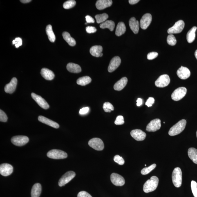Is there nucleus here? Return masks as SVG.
<instances>
[{
  "instance_id": "nucleus-1",
  "label": "nucleus",
  "mask_w": 197,
  "mask_h": 197,
  "mask_svg": "<svg viewBox=\"0 0 197 197\" xmlns=\"http://www.w3.org/2000/svg\"><path fill=\"white\" fill-rule=\"evenodd\" d=\"M159 179L157 177L153 176L144 184L143 190L144 192L148 193L155 190L158 187Z\"/></svg>"
},
{
  "instance_id": "nucleus-2",
  "label": "nucleus",
  "mask_w": 197,
  "mask_h": 197,
  "mask_svg": "<svg viewBox=\"0 0 197 197\" xmlns=\"http://www.w3.org/2000/svg\"><path fill=\"white\" fill-rule=\"evenodd\" d=\"M187 121L185 120H182L172 127L169 130L168 134L171 136L179 134L183 131L185 127Z\"/></svg>"
},
{
  "instance_id": "nucleus-3",
  "label": "nucleus",
  "mask_w": 197,
  "mask_h": 197,
  "mask_svg": "<svg viewBox=\"0 0 197 197\" xmlns=\"http://www.w3.org/2000/svg\"><path fill=\"white\" fill-rule=\"evenodd\" d=\"M182 173L180 168L177 167L174 169L172 174L173 183L175 187L179 188L182 184Z\"/></svg>"
},
{
  "instance_id": "nucleus-4",
  "label": "nucleus",
  "mask_w": 197,
  "mask_h": 197,
  "mask_svg": "<svg viewBox=\"0 0 197 197\" xmlns=\"http://www.w3.org/2000/svg\"><path fill=\"white\" fill-rule=\"evenodd\" d=\"M47 156L54 159H62L66 158L68 155L65 151L61 150L53 149L48 152Z\"/></svg>"
},
{
  "instance_id": "nucleus-5",
  "label": "nucleus",
  "mask_w": 197,
  "mask_h": 197,
  "mask_svg": "<svg viewBox=\"0 0 197 197\" xmlns=\"http://www.w3.org/2000/svg\"><path fill=\"white\" fill-rule=\"evenodd\" d=\"M76 174L73 171H70L66 172L59 179V187H63L70 182L75 178Z\"/></svg>"
},
{
  "instance_id": "nucleus-6",
  "label": "nucleus",
  "mask_w": 197,
  "mask_h": 197,
  "mask_svg": "<svg viewBox=\"0 0 197 197\" xmlns=\"http://www.w3.org/2000/svg\"><path fill=\"white\" fill-rule=\"evenodd\" d=\"M185 23L184 22L180 20L177 21L174 25L168 30V33L170 34H178L180 33L183 30Z\"/></svg>"
},
{
  "instance_id": "nucleus-7",
  "label": "nucleus",
  "mask_w": 197,
  "mask_h": 197,
  "mask_svg": "<svg viewBox=\"0 0 197 197\" xmlns=\"http://www.w3.org/2000/svg\"><path fill=\"white\" fill-rule=\"evenodd\" d=\"M187 92V90L185 87H181L177 88L172 94V99L176 101L180 100L185 97Z\"/></svg>"
},
{
  "instance_id": "nucleus-8",
  "label": "nucleus",
  "mask_w": 197,
  "mask_h": 197,
  "mask_svg": "<svg viewBox=\"0 0 197 197\" xmlns=\"http://www.w3.org/2000/svg\"><path fill=\"white\" fill-rule=\"evenodd\" d=\"M90 147L97 151H102L104 148V144L102 140L99 138H93L88 142Z\"/></svg>"
},
{
  "instance_id": "nucleus-9",
  "label": "nucleus",
  "mask_w": 197,
  "mask_h": 197,
  "mask_svg": "<svg viewBox=\"0 0 197 197\" xmlns=\"http://www.w3.org/2000/svg\"><path fill=\"white\" fill-rule=\"evenodd\" d=\"M29 141L28 137L23 135H18L12 137L11 142L14 145L18 146H24Z\"/></svg>"
},
{
  "instance_id": "nucleus-10",
  "label": "nucleus",
  "mask_w": 197,
  "mask_h": 197,
  "mask_svg": "<svg viewBox=\"0 0 197 197\" xmlns=\"http://www.w3.org/2000/svg\"><path fill=\"white\" fill-rule=\"evenodd\" d=\"M170 83V79L167 75L160 76L155 83V86L158 87L163 88L167 86Z\"/></svg>"
},
{
  "instance_id": "nucleus-11",
  "label": "nucleus",
  "mask_w": 197,
  "mask_h": 197,
  "mask_svg": "<svg viewBox=\"0 0 197 197\" xmlns=\"http://www.w3.org/2000/svg\"><path fill=\"white\" fill-rule=\"evenodd\" d=\"M161 120L159 119H155L151 121L146 126V131L149 132H155L161 127Z\"/></svg>"
},
{
  "instance_id": "nucleus-12",
  "label": "nucleus",
  "mask_w": 197,
  "mask_h": 197,
  "mask_svg": "<svg viewBox=\"0 0 197 197\" xmlns=\"http://www.w3.org/2000/svg\"><path fill=\"white\" fill-rule=\"evenodd\" d=\"M110 178L112 183L116 186H122L125 184V180L123 177L117 173H112Z\"/></svg>"
},
{
  "instance_id": "nucleus-13",
  "label": "nucleus",
  "mask_w": 197,
  "mask_h": 197,
  "mask_svg": "<svg viewBox=\"0 0 197 197\" xmlns=\"http://www.w3.org/2000/svg\"><path fill=\"white\" fill-rule=\"evenodd\" d=\"M31 96L32 98L41 108L46 110L48 109L49 108V105L48 104V103L40 96L34 93H32Z\"/></svg>"
},
{
  "instance_id": "nucleus-14",
  "label": "nucleus",
  "mask_w": 197,
  "mask_h": 197,
  "mask_svg": "<svg viewBox=\"0 0 197 197\" xmlns=\"http://www.w3.org/2000/svg\"><path fill=\"white\" fill-rule=\"evenodd\" d=\"M13 168L10 164L8 163L1 164L0 165V174L4 176H8L13 172Z\"/></svg>"
},
{
  "instance_id": "nucleus-15",
  "label": "nucleus",
  "mask_w": 197,
  "mask_h": 197,
  "mask_svg": "<svg viewBox=\"0 0 197 197\" xmlns=\"http://www.w3.org/2000/svg\"><path fill=\"white\" fill-rule=\"evenodd\" d=\"M152 21L151 14L146 13L142 16L140 21V26L142 29L145 30L149 26Z\"/></svg>"
},
{
  "instance_id": "nucleus-16",
  "label": "nucleus",
  "mask_w": 197,
  "mask_h": 197,
  "mask_svg": "<svg viewBox=\"0 0 197 197\" xmlns=\"http://www.w3.org/2000/svg\"><path fill=\"white\" fill-rule=\"evenodd\" d=\"M121 59L118 56H115L110 61L108 70L109 72L115 71L120 66L121 63Z\"/></svg>"
},
{
  "instance_id": "nucleus-17",
  "label": "nucleus",
  "mask_w": 197,
  "mask_h": 197,
  "mask_svg": "<svg viewBox=\"0 0 197 197\" xmlns=\"http://www.w3.org/2000/svg\"><path fill=\"white\" fill-rule=\"evenodd\" d=\"M131 134L133 138L137 141H144L146 136L145 133L140 129L133 130L131 132Z\"/></svg>"
},
{
  "instance_id": "nucleus-18",
  "label": "nucleus",
  "mask_w": 197,
  "mask_h": 197,
  "mask_svg": "<svg viewBox=\"0 0 197 197\" xmlns=\"http://www.w3.org/2000/svg\"><path fill=\"white\" fill-rule=\"evenodd\" d=\"M177 74L180 79L182 80H185L190 77L191 72L189 69L182 66L177 70Z\"/></svg>"
},
{
  "instance_id": "nucleus-19",
  "label": "nucleus",
  "mask_w": 197,
  "mask_h": 197,
  "mask_svg": "<svg viewBox=\"0 0 197 197\" xmlns=\"http://www.w3.org/2000/svg\"><path fill=\"white\" fill-rule=\"evenodd\" d=\"M17 84V79L13 77L10 83L6 85L5 87V91L6 93L11 94L15 91Z\"/></svg>"
},
{
  "instance_id": "nucleus-20",
  "label": "nucleus",
  "mask_w": 197,
  "mask_h": 197,
  "mask_svg": "<svg viewBox=\"0 0 197 197\" xmlns=\"http://www.w3.org/2000/svg\"><path fill=\"white\" fill-rule=\"evenodd\" d=\"M38 120L39 122L42 123L43 124H46L47 125L51 126L55 129H58L59 127V125L57 123L53 121L50 120L49 119L46 118L43 116H39L38 117Z\"/></svg>"
},
{
  "instance_id": "nucleus-21",
  "label": "nucleus",
  "mask_w": 197,
  "mask_h": 197,
  "mask_svg": "<svg viewBox=\"0 0 197 197\" xmlns=\"http://www.w3.org/2000/svg\"><path fill=\"white\" fill-rule=\"evenodd\" d=\"M112 3L111 0H98L96 3V6L97 9L102 10L111 6Z\"/></svg>"
},
{
  "instance_id": "nucleus-22",
  "label": "nucleus",
  "mask_w": 197,
  "mask_h": 197,
  "mask_svg": "<svg viewBox=\"0 0 197 197\" xmlns=\"http://www.w3.org/2000/svg\"><path fill=\"white\" fill-rule=\"evenodd\" d=\"M41 74L42 76L46 80H51L55 77V74L53 72L48 68H42L41 70Z\"/></svg>"
},
{
  "instance_id": "nucleus-23",
  "label": "nucleus",
  "mask_w": 197,
  "mask_h": 197,
  "mask_svg": "<svg viewBox=\"0 0 197 197\" xmlns=\"http://www.w3.org/2000/svg\"><path fill=\"white\" fill-rule=\"evenodd\" d=\"M128 80L126 77H124L117 81L114 86V89L116 91H120L123 89L127 84Z\"/></svg>"
},
{
  "instance_id": "nucleus-24",
  "label": "nucleus",
  "mask_w": 197,
  "mask_h": 197,
  "mask_svg": "<svg viewBox=\"0 0 197 197\" xmlns=\"http://www.w3.org/2000/svg\"><path fill=\"white\" fill-rule=\"evenodd\" d=\"M130 28L134 34L138 33L140 28L139 22L137 21L135 17H132L129 21Z\"/></svg>"
},
{
  "instance_id": "nucleus-25",
  "label": "nucleus",
  "mask_w": 197,
  "mask_h": 197,
  "mask_svg": "<svg viewBox=\"0 0 197 197\" xmlns=\"http://www.w3.org/2000/svg\"><path fill=\"white\" fill-rule=\"evenodd\" d=\"M103 48L102 46H95L92 47L90 49V53L92 56L95 57H102Z\"/></svg>"
},
{
  "instance_id": "nucleus-26",
  "label": "nucleus",
  "mask_w": 197,
  "mask_h": 197,
  "mask_svg": "<svg viewBox=\"0 0 197 197\" xmlns=\"http://www.w3.org/2000/svg\"><path fill=\"white\" fill-rule=\"evenodd\" d=\"M42 191V187L40 184L36 183L32 186L31 195V197H39Z\"/></svg>"
},
{
  "instance_id": "nucleus-27",
  "label": "nucleus",
  "mask_w": 197,
  "mask_h": 197,
  "mask_svg": "<svg viewBox=\"0 0 197 197\" xmlns=\"http://www.w3.org/2000/svg\"><path fill=\"white\" fill-rule=\"evenodd\" d=\"M67 70L71 73H79L82 71L80 66L79 65L73 63H69L67 65Z\"/></svg>"
},
{
  "instance_id": "nucleus-28",
  "label": "nucleus",
  "mask_w": 197,
  "mask_h": 197,
  "mask_svg": "<svg viewBox=\"0 0 197 197\" xmlns=\"http://www.w3.org/2000/svg\"><path fill=\"white\" fill-rule=\"evenodd\" d=\"M62 36L64 40L70 46H75L76 42L75 39L71 37L69 33L67 32H64L62 34Z\"/></svg>"
},
{
  "instance_id": "nucleus-29",
  "label": "nucleus",
  "mask_w": 197,
  "mask_h": 197,
  "mask_svg": "<svg viewBox=\"0 0 197 197\" xmlns=\"http://www.w3.org/2000/svg\"><path fill=\"white\" fill-rule=\"evenodd\" d=\"M188 154L190 159L197 164V149L193 148H190L188 150Z\"/></svg>"
},
{
  "instance_id": "nucleus-30",
  "label": "nucleus",
  "mask_w": 197,
  "mask_h": 197,
  "mask_svg": "<svg viewBox=\"0 0 197 197\" xmlns=\"http://www.w3.org/2000/svg\"><path fill=\"white\" fill-rule=\"evenodd\" d=\"M126 31V27L124 22H120L117 24L116 29L115 31V34L117 36H120L123 34Z\"/></svg>"
},
{
  "instance_id": "nucleus-31",
  "label": "nucleus",
  "mask_w": 197,
  "mask_h": 197,
  "mask_svg": "<svg viewBox=\"0 0 197 197\" xmlns=\"http://www.w3.org/2000/svg\"><path fill=\"white\" fill-rule=\"evenodd\" d=\"M197 29V27H193L188 32L187 35V39L188 42L189 43H192L194 41L195 39V32Z\"/></svg>"
},
{
  "instance_id": "nucleus-32",
  "label": "nucleus",
  "mask_w": 197,
  "mask_h": 197,
  "mask_svg": "<svg viewBox=\"0 0 197 197\" xmlns=\"http://www.w3.org/2000/svg\"><path fill=\"white\" fill-rule=\"evenodd\" d=\"M46 30L49 39L52 42H55L56 40V36L52 30L51 25H48L46 27Z\"/></svg>"
},
{
  "instance_id": "nucleus-33",
  "label": "nucleus",
  "mask_w": 197,
  "mask_h": 197,
  "mask_svg": "<svg viewBox=\"0 0 197 197\" xmlns=\"http://www.w3.org/2000/svg\"><path fill=\"white\" fill-rule=\"evenodd\" d=\"M115 26V23L114 21L111 20L106 21L100 25V27L101 28L104 29L108 28L111 31H113Z\"/></svg>"
},
{
  "instance_id": "nucleus-34",
  "label": "nucleus",
  "mask_w": 197,
  "mask_h": 197,
  "mask_svg": "<svg viewBox=\"0 0 197 197\" xmlns=\"http://www.w3.org/2000/svg\"><path fill=\"white\" fill-rule=\"evenodd\" d=\"M92 79L89 76H85L79 78L77 79V83L79 85L82 86H85L91 82Z\"/></svg>"
},
{
  "instance_id": "nucleus-35",
  "label": "nucleus",
  "mask_w": 197,
  "mask_h": 197,
  "mask_svg": "<svg viewBox=\"0 0 197 197\" xmlns=\"http://www.w3.org/2000/svg\"><path fill=\"white\" fill-rule=\"evenodd\" d=\"M95 18L97 23H102L108 19V15L106 13H103L97 15L95 16Z\"/></svg>"
},
{
  "instance_id": "nucleus-36",
  "label": "nucleus",
  "mask_w": 197,
  "mask_h": 197,
  "mask_svg": "<svg viewBox=\"0 0 197 197\" xmlns=\"http://www.w3.org/2000/svg\"><path fill=\"white\" fill-rule=\"evenodd\" d=\"M156 167V164H154L149 166V167L144 168L141 171V173L142 175H146L149 174L152 171L155 169Z\"/></svg>"
},
{
  "instance_id": "nucleus-37",
  "label": "nucleus",
  "mask_w": 197,
  "mask_h": 197,
  "mask_svg": "<svg viewBox=\"0 0 197 197\" xmlns=\"http://www.w3.org/2000/svg\"><path fill=\"white\" fill-rule=\"evenodd\" d=\"M167 42L170 46H174L177 42L176 38L172 34H169L167 38Z\"/></svg>"
},
{
  "instance_id": "nucleus-38",
  "label": "nucleus",
  "mask_w": 197,
  "mask_h": 197,
  "mask_svg": "<svg viewBox=\"0 0 197 197\" xmlns=\"http://www.w3.org/2000/svg\"><path fill=\"white\" fill-rule=\"evenodd\" d=\"M76 2L74 0H70L66 2L63 4V6L65 9H68L73 8L75 6Z\"/></svg>"
},
{
  "instance_id": "nucleus-39",
  "label": "nucleus",
  "mask_w": 197,
  "mask_h": 197,
  "mask_svg": "<svg viewBox=\"0 0 197 197\" xmlns=\"http://www.w3.org/2000/svg\"><path fill=\"white\" fill-rule=\"evenodd\" d=\"M103 107L104 111L106 113H110L114 110V107L113 105L108 102L104 103Z\"/></svg>"
},
{
  "instance_id": "nucleus-40",
  "label": "nucleus",
  "mask_w": 197,
  "mask_h": 197,
  "mask_svg": "<svg viewBox=\"0 0 197 197\" xmlns=\"http://www.w3.org/2000/svg\"><path fill=\"white\" fill-rule=\"evenodd\" d=\"M191 188L193 196L194 197H197V183L195 181H192Z\"/></svg>"
},
{
  "instance_id": "nucleus-41",
  "label": "nucleus",
  "mask_w": 197,
  "mask_h": 197,
  "mask_svg": "<svg viewBox=\"0 0 197 197\" xmlns=\"http://www.w3.org/2000/svg\"><path fill=\"white\" fill-rule=\"evenodd\" d=\"M114 160L116 163L120 165H123L124 163V160L122 157L118 155H116L114 157Z\"/></svg>"
},
{
  "instance_id": "nucleus-42",
  "label": "nucleus",
  "mask_w": 197,
  "mask_h": 197,
  "mask_svg": "<svg viewBox=\"0 0 197 197\" xmlns=\"http://www.w3.org/2000/svg\"><path fill=\"white\" fill-rule=\"evenodd\" d=\"M124 117L122 116H118L115 121L116 125H122L124 124Z\"/></svg>"
},
{
  "instance_id": "nucleus-43",
  "label": "nucleus",
  "mask_w": 197,
  "mask_h": 197,
  "mask_svg": "<svg viewBox=\"0 0 197 197\" xmlns=\"http://www.w3.org/2000/svg\"><path fill=\"white\" fill-rule=\"evenodd\" d=\"M12 44H15L16 48H19L22 44V39L19 37L16 38L15 40L12 41Z\"/></svg>"
},
{
  "instance_id": "nucleus-44",
  "label": "nucleus",
  "mask_w": 197,
  "mask_h": 197,
  "mask_svg": "<svg viewBox=\"0 0 197 197\" xmlns=\"http://www.w3.org/2000/svg\"><path fill=\"white\" fill-rule=\"evenodd\" d=\"M8 117L4 112L2 110H0V121L2 122H6L8 121Z\"/></svg>"
},
{
  "instance_id": "nucleus-45",
  "label": "nucleus",
  "mask_w": 197,
  "mask_h": 197,
  "mask_svg": "<svg viewBox=\"0 0 197 197\" xmlns=\"http://www.w3.org/2000/svg\"><path fill=\"white\" fill-rule=\"evenodd\" d=\"M158 53L156 52H151L148 53L147 55V59L149 60H152V59L156 58L158 56Z\"/></svg>"
},
{
  "instance_id": "nucleus-46",
  "label": "nucleus",
  "mask_w": 197,
  "mask_h": 197,
  "mask_svg": "<svg viewBox=\"0 0 197 197\" xmlns=\"http://www.w3.org/2000/svg\"><path fill=\"white\" fill-rule=\"evenodd\" d=\"M155 100L153 97H150L147 100L145 103L146 105L148 107H150L152 106V105L154 104Z\"/></svg>"
},
{
  "instance_id": "nucleus-47",
  "label": "nucleus",
  "mask_w": 197,
  "mask_h": 197,
  "mask_svg": "<svg viewBox=\"0 0 197 197\" xmlns=\"http://www.w3.org/2000/svg\"><path fill=\"white\" fill-rule=\"evenodd\" d=\"M86 30L88 33L90 34L94 33L97 32V30L94 27L88 26L86 27Z\"/></svg>"
},
{
  "instance_id": "nucleus-48",
  "label": "nucleus",
  "mask_w": 197,
  "mask_h": 197,
  "mask_svg": "<svg viewBox=\"0 0 197 197\" xmlns=\"http://www.w3.org/2000/svg\"><path fill=\"white\" fill-rule=\"evenodd\" d=\"M77 197H92V196L87 192L82 191L79 193L77 195Z\"/></svg>"
},
{
  "instance_id": "nucleus-49",
  "label": "nucleus",
  "mask_w": 197,
  "mask_h": 197,
  "mask_svg": "<svg viewBox=\"0 0 197 197\" xmlns=\"http://www.w3.org/2000/svg\"><path fill=\"white\" fill-rule=\"evenodd\" d=\"M89 111V108L88 107H84L81 109L79 111V113L81 115H84L87 114Z\"/></svg>"
},
{
  "instance_id": "nucleus-50",
  "label": "nucleus",
  "mask_w": 197,
  "mask_h": 197,
  "mask_svg": "<svg viewBox=\"0 0 197 197\" xmlns=\"http://www.w3.org/2000/svg\"><path fill=\"white\" fill-rule=\"evenodd\" d=\"M86 21L87 23H94L95 22L94 19L90 15H87L86 17Z\"/></svg>"
},
{
  "instance_id": "nucleus-51",
  "label": "nucleus",
  "mask_w": 197,
  "mask_h": 197,
  "mask_svg": "<svg viewBox=\"0 0 197 197\" xmlns=\"http://www.w3.org/2000/svg\"><path fill=\"white\" fill-rule=\"evenodd\" d=\"M137 106H140L142 104V99L138 98L137 99Z\"/></svg>"
},
{
  "instance_id": "nucleus-52",
  "label": "nucleus",
  "mask_w": 197,
  "mask_h": 197,
  "mask_svg": "<svg viewBox=\"0 0 197 197\" xmlns=\"http://www.w3.org/2000/svg\"><path fill=\"white\" fill-rule=\"evenodd\" d=\"M140 1L139 0H129V3L131 5H134L136 4Z\"/></svg>"
},
{
  "instance_id": "nucleus-53",
  "label": "nucleus",
  "mask_w": 197,
  "mask_h": 197,
  "mask_svg": "<svg viewBox=\"0 0 197 197\" xmlns=\"http://www.w3.org/2000/svg\"><path fill=\"white\" fill-rule=\"evenodd\" d=\"M20 1L22 3H26L29 2H31V0H21Z\"/></svg>"
},
{
  "instance_id": "nucleus-54",
  "label": "nucleus",
  "mask_w": 197,
  "mask_h": 197,
  "mask_svg": "<svg viewBox=\"0 0 197 197\" xmlns=\"http://www.w3.org/2000/svg\"><path fill=\"white\" fill-rule=\"evenodd\" d=\"M195 57H196L197 60V49L196 50V51L195 52Z\"/></svg>"
},
{
  "instance_id": "nucleus-55",
  "label": "nucleus",
  "mask_w": 197,
  "mask_h": 197,
  "mask_svg": "<svg viewBox=\"0 0 197 197\" xmlns=\"http://www.w3.org/2000/svg\"><path fill=\"white\" fill-rule=\"evenodd\" d=\"M196 137L197 138V131H196Z\"/></svg>"
},
{
  "instance_id": "nucleus-56",
  "label": "nucleus",
  "mask_w": 197,
  "mask_h": 197,
  "mask_svg": "<svg viewBox=\"0 0 197 197\" xmlns=\"http://www.w3.org/2000/svg\"><path fill=\"white\" fill-rule=\"evenodd\" d=\"M87 23H87H87H85V24H86V25L87 24Z\"/></svg>"
},
{
  "instance_id": "nucleus-57",
  "label": "nucleus",
  "mask_w": 197,
  "mask_h": 197,
  "mask_svg": "<svg viewBox=\"0 0 197 197\" xmlns=\"http://www.w3.org/2000/svg\"><path fill=\"white\" fill-rule=\"evenodd\" d=\"M145 166H146V164H145Z\"/></svg>"
}]
</instances>
